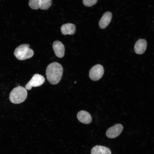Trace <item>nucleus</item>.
I'll return each mask as SVG.
<instances>
[{
    "label": "nucleus",
    "mask_w": 154,
    "mask_h": 154,
    "mask_svg": "<svg viewBox=\"0 0 154 154\" xmlns=\"http://www.w3.org/2000/svg\"><path fill=\"white\" fill-rule=\"evenodd\" d=\"M63 73V68L59 63L54 62L47 66L46 74L48 81L51 84H56L60 80Z\"/></svg>",
    "instance_id": "obj_1"
},
{
    "label": "nucleus",
    "mask_w": 154,
    "mask_h": 154,
    "mask_svg": "<svg viewBox=\"0 0 154 154\" xmlns=\"http://www.w3.org/2000/svg\"><path fill=\"white\" fill-rule=\"evenodd\" d=\"M27 92L23 87L19 86L13 88L11 92L9 99L11 102L14 104H19L25 101L27 98Z\"/></svg>",
    "instance_id": "obj_2"
},
{
    "label": "nucleus",
    "mask_w": 154,
    "mask_h": 154,
    "mask_svg": "<svg viewBox=\"0 0 154 154\" xmlns=\"http://www.w3.org/2000/svg\"><path fill=\"white\" fill-rule=\"evenodd\" d=\"M28 44H21L15 49L14 54L16 58L20 60H24L29 58L34 55L33 51L29 48Z\"/></svg>",
    "instance_id": "obj_3"
},
{
    "label": "nucleus",
    "mask_w": 154,
    "mask_h": 154,
    "mask_svg": "<svg viewBox=\"0 0 154 154\" xmlns=\"http://www.w3.org/2000/svg\"><path fill=\"white\" fill-rule=\"evenodd\" d=\"M104 72L103 66L100 64H97L91 68L89 72V76L92 80L97 81L102 77Z\"/></svg>",
    "instance_id": "obj_4"
},
{
    "label": "nucleus",
    "mask_w": 154,
    "mask_h": 154,
    "mask_svg": "<svg viewBox=\"0 0 154 154\" xmlns=\"http://www.w3.org/2000/svg\"><path fill=\"white\" fill-rule=\"evenodd\" d=\"M45 80L44 78L42 75L38 74H35L26 85L25 88L30 90L33 87L39 86L44 82Z\"/></svg>",
    "instance_id": "obj_5"
},
{
    "label": "nucleus",
    "mask_w": 154,
    "mask_h": 154,
    "mask_svg": "<svg viewBox=\"0 0 154 154\" xmlns=\"http://www.w3.org/2000/svg\"><path fill=\"white\" fill-rule=\"evenodd\" d=\"M123 129V127L121 124H116L107 130L106 135L110 138H116L121 133Z\"/></svg>",
    "instance_id": "obj_6"
},
{
    "label": "nucleus",
    "mask_w": 154,
    "mask_h": 154,
    "mask_svg": "<svg viewBox=\"0 0 154 154\" xmlns=\"http://www.w3.org/2000/svg\"><path fill=\"white\" fill-rule=\"evenodd\" d=\"M52 48L55 55L58 57L62 58L64 56L65 47L61 42L59 40L54 41L52 44Z\"/></svg>",
    "instance_id": "obj_7"
},
{
    "label": "nucleus",
    "mask_w": 154,
    "mask_h": 154,
    "mask_svg": "<svg viewBox=\"0 0 154 154\" xmlns=\"http://www.w3.org/2000/svg\"><path fill=\"white\" fill-rule=\"evenodd\" d=\"M147 43L145 40L140 39L135 43L134 47L135 52L138 54H142L145 51L147 46Z\"/></svg>",
    "instance_id": "obj_8"
},
{
    "label": "nucleus",
    "mask_w": 154,
    "mask_h": 154,
    "mask_svg": "<svg viewBox=\"0 0 154 154\" xmlns=\"http://www.w3.org/2000/svg\"><path fill=\"white\" fill-rule=\"evenodd\" d=\"M77 117L78 119L84 124H89L92 121L91 115L88 112L85 111L81 110L78 112Z\"/></svg>",
    "instance_id": "obj_9"
},
{
    "label": "nucleus",
    "mask_w": 154,
    "mask_h": 154,
    "mask_svg": "<svg viewBox=\"0 0 154 154\" xmlns=\"http://www.w3.org/2000/svg\"><path fill=\"white\" fill-rule=\"evenodd\" d=\"M112 17V14L111 12L107 11L105 13L99 23L100 28L101 29L106 28L111 22Z\"/></svg>",
    "instance_id": "obj_10"
},
{
    "label": "nucleus",
    "mask_w": 154,
    "mask_h": 154,
    "mask_svg": "<svg viewBox=\"0 0 154 154\" xmlns=\"http://www.w3.org/2000/svg\"><path fill=\"white\" fill-rule=\"evenodd\" d=\"M60 29L62 34L64 35H73L75 32L76 26L73 24L67 23L63 25Z\"/></svg>",
    "instance_id": "obj_11"
},
{
    "label": "nucleus",
    "mask_w": 154,
    "mask_h": 154,
    "mask_svg": "<svg viewBox=\"0 0 154 154\" xmlns=\"http://www.w3.org/2000/svg\"><path fill=\"white\" fill-rule=\"evenodd\" d=\"M91 154H111L110 150L107 147L96 145L92 149Z\"/></svg>",
    "instance_id": "obj_12"
},
{
    "label": "nucleus",
    "mask_w": 154,
    "mask_h": 154,
    "mask_svg": "<svg viewBox=\"0 0 154 154\" xmlns=\"http://www.w3.org/2000/svg\"><path fill=\"white\" fill-rule=\"evenodd\" d=\"M52 0H40V8L41 9L46 10L51 5Z\"/></svg>",
    "instance_id": "obj_13"
},
{
    "label": "nucleus",
    "mask_w": 154,
    "mask_h": 154,
    "mask_svg": "<svg viewBox=\"0 0 154 154\" xmlns=\"http://www.w3.org/2000/svg\"><path fill=\"white\" fill-rule=\"evenodd\" d=\"M40 0H29V5L33 9H37L40 8Z\"/></svg>",
    "instance_id": "obj_14"
},
{
    "label": "nucleus",
    "mask_w": 154,
    "mask_h": 154,
    "mask_svg": "<svg viewBox=\"0 0 154 154\" xmlns=\"http://www.w3.org/2000/svg\"><path fill=\"white\" fill-rule=\"evenodd\" d=\"M98 0H83L84 5L87 7H91L96 4Z\"/></svg>",
    "instance_id": "obj_15"
}]
</instances>
